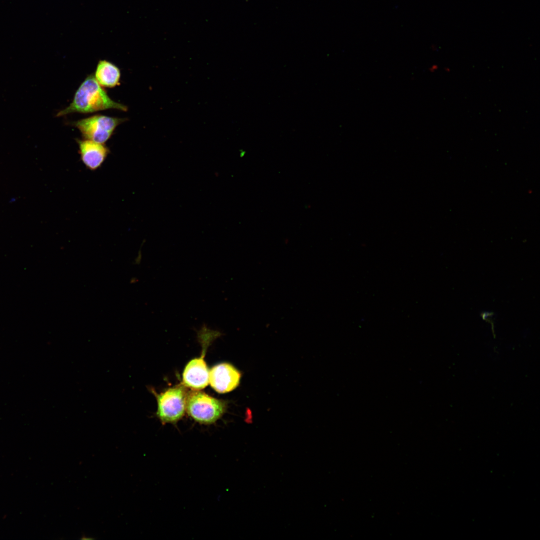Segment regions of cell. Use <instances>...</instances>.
Listing matches in <instances>:
<instances>
[{
  "mask_svg": "<svg viewBox=\"0 0 540 540\" xmlns=\"http://www.w3.org/2000/svg\"><path fill=\"white\" fill-rule=\"evenodd\" d=\"M110 109L128 111V107L112 100L96 80L88 76L76 90L70 104L58 114L62 116L72 113L90 114Z\"/></svg>",
  "mask_w": 540,
  "mask_h": 540,
  "instance_id": "6da1fadb",
  "label": "cell"
},
{
  "mask_svg": "<svg viewBox=\"0 0 540 540\" xmlns=\"http://www.w3.org/2000/svg\"><path fill=\"white\" fill-rule=\"evenodd\" d=\"M222 336L220 332L208 328L206 324L198 331V339L202 346L200 358L191 360L186 366L183 374L184 384L195 390L204 388L209 383L210 372L204 361L206 349L217 338Z\"/></svg>",
  "mask_w": 540,
  "mask_h": 540,
  "instance_id": "7a4b0ae2",
  "label": "cell"
},
{
  "mask_svg": "<svg viewBox=\"0 0 540 540\" xmlns=\"http://www.w3.org/2000/svg\"><path fill=\"white\" fill-rule=\"evenodd\" d=\"M226 408L224 401L202 392H192L187 396L188 413L194 420L202 424L214 423L223 415Z\"/></svg>",
  "mask_w": 540,
  "mask_h": 540,
  "instance_id": "3957f363",
  "label": "cell"
},
{
  "mask_svg": "<svg viewBox=\"0 0 540 540\" xmlns=\"http://www.w3.org/2000/svg\"><path fill=\"white\" fill-rule=\"evenodd\" d=\"M126 120L124 118L96 115L72 123L84 140L104 144L116 128Z\"/></svg>",
  "mask_w": 540,
  "mask_h": 540,
  "instance_id": "277c9868",
  "label": "cell"
},
{
  "mask_svg": "<svg viewBox=\"0 0 540 540\" xmlns=\"http://www.w3.org/2000/svg\"><path fill=\"white\" fill-rule=\"evenodd\" d=\"M158 404L157 416L163 424L175 423L184 416L186 410V394L182 386L170 388L160 394L152 389Z\"/></svg>",
  "mask_w": 540,
  "mask_h": 540,
  "instance_id": "5b68a950",
  "label": "cell"
},
{
  "mask_svg": "<svg viewBox=\"0 0 540 540\" xmlns=\"http://www.w3.org/2000/svg\"><path fill=\"white\" fill-rule=\"evenodd\" d=\"M241 374L233 366L221 364L214 366L209 374V382L218 392L225 394L232 391L240 384Z\"/></svg>",
  "mask_w": 540,
  "mask_h": 540,
  "instance_id": "8992f818",
  "label": "cell"
},
{
  "mask_svg": "<svg viewBox=\"0 0 540 540\" xmlns=\"http://www.w3.org/2000/svg\"><path fill=\"white\" fill-rule=\"evenodd\" d=\"M80 160L85 166L91 171L100 168L110 152L104 144L87 140H77Z\"/></svg>",
  "mask_w": 540,
  "mask_h": 540,
  "instance_id": "52a82bcc",
  "label": "cell"
},
{
  "mask_svg": "<svg viewBox=\"0 0 540 540\" xmlns=\"http://www.w3.org/2000/svg\"><path fill=\"white\" fill-rule=\"evenodd\" d=\"M94 77L102 86L113 88L120 85L121 74L118 67L103 60L98 63Z\"/></svg>",
  "mask_w": 540,
  "mask_h": 540,
  "instance_id": "ba28073f",
  "label": "cell"
}]
</instances>
